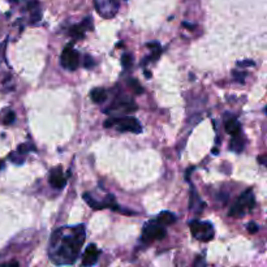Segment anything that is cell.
I'll list each match as a JSON object with an SVG mask.
<instances>
[{
	"label": "cell",
	"mask_w": 267,
	"mask_h": 267,
	"mask_svg": "<svg viewBox=\"0 0 267 267\" xmlns=\"http://www.w3.org/2000/svg\"><path fill=\"white\" fill-rule=\"evenodd\" d=\"M85 227H63L52 233L48 255L55 264H72L79 258L85 242Z\"/></svg>",
	"instance_id": "obj_1"
},
{
	"label": "cell",
	"mask_w": 267,
	"mask_h": 267,
	"mask_svg": "<svg viewBox=\"0 0 267 267\" xmlns=\"http://www.w3.org/2000/svg\"><path fill=\"white\" fill-rule=\"evenodd\" d=\"M106 128H116L119 132H132L139 135L142 132V125L140 121L133 116L123 117H111L107 119L104 123Z\"/></svg>",
	"instance_id": "obj_2"
},
{
	"label": "cell",
	"mask_w": 267,
	"mask_h": 267,
	"mask_svg": "<svg viewBox=\"0 0 267 267\" xmlns=\"http://www.w3.org/2000/svg\"><path fill=\"white\" fill-rule=\"evenodd\" d=\"M255 206V198L253 194V190L248 189L244 193L240 194V197L236 199L235 205L230 210V217H236V218H241L245 215V213L253 210Z\"/></svg>",
	"instance_id": "obj_3"
},
{
	"label": "cell",
	"mask_w": 267,
	"mask_h": 267,
	"mask_svg": "<svg viewBox=\"0 0 267 267\" xmlns=\"http://www.w3.org/2000/svg\"><path fill=\"white\" fill-rule=\"evenodd\" d=\"M189 228L194 239L199 241L208 242L211 241L215 236V230L210 222H199V220H192L189 223Z\"/></svg>",
	"instance_id": "obj_4"
},
{
	"label": "cell",
	"mask_w": 267,
	"mask_h": 267,
	"mask_svg": "<svg viewBox=\"0 0 267 267\" xmlns=\"http://www.w3.org/2000/svg\"><path fill=\"white\" fill-rule=\"evenodd\" d=\"M167 235L166 227L162 226L157 220H150L146 223L144 231H142L141 240L145 242H153L158 240H163Z\"/></svg>",
	"instance_id": "obj_5"
},
{
	"label": "cell",
	"mask_w": 267,
	"mask_h": 267,
	"mask_svg": "<svg viewBox=\"0 0 267 267\" xmlns=\"http://www.w3.org/2000/svg\"><path fill=\"white\" fill-rule=\"evenodd\" d=\"M60 63L61 65L68 71H76L80 65V53L73 48L72 44H66L65 48L61 52L60 57Z\"/></svg>",
	"instance_id": "obj_6"
},
{
	"label": "cell",
	"mask_w": 267,
	"mask_h": 267,
	"mask_svg": "<svg viewBox=\"0 0 267 267\" xmlns=\"http://www.w3.org/2000/svg\"><path fill=\"white\" fill-rule=\"evenodd\" d=\"M97 12L104 19H111L117 13L120 0H94Z\"/></svg>",
	"instance_id": "obj_7"
},
{
	"label": "cell",
	"mask_w": 267,
	"mask_h": 267,
	"mask_svg": "<svg viewBox=\"0 0 267 267\" xmlns=\"http://www.w3.org/2000/svg\"><path fill=\"white\" fill-rule=\"evenodd\" d=\"M84 199H85L89 206H90L91 209H94V210H102V209L107 208H111L112 210H120V209L117 208L116 202H115V197H113L112 194L107 195L103 201H97V199H94L89 193H85V194H84Z\"/></svg>",
	"instance_id": "obj_8"
},
{
	"label": "cell",
	"mask_w": 267,
	"mask_h": 267,
	"mask_svg": "<svg viewBox=\"0 0 267 267\" xmlns=\"http://www.w3.org/2000/svg\"><path fill=\"white\" fill-rule=\"evenodd\" d=\"M137 110V104L133 102L130 98H117L115 99V103L110 106V108H107L106 112H111V111H123V112H133Z\"/></svg>",
	"instance_id": "obj_9"
},
{
	"label": "cell",
	"mask_w": 267,
	"mask_h": 267,
	"mask_svg": "<svg viewBox=\"0 0 267 267\" xmlns=\"http://www.w3.org/2000/svg\"><path fill=\"white\" fill-rule=\"evenodd\" d=\"M91 26H93V20L91 17H86L81 24H77L70 29V34L76 39H82L85 37V33L88 30H91Z\"/></svg>",
	"instance_id": "obj_10"
},
{
	"label": "cell",
	"mask_w": 267,
	"mask_h": 267,
	"mask_svg": "<svg viewBox=\"0 0 267 267\" xmlns=\"http://www.w3.org/2000/svg\"><path fill=\"white\" fill-rule=\"evenodd\" d=\"M50 184L55 189H63L66 184V177L64 176L61 167L53 168L50 173Z\"/></svg>",
	"instance_id": "obj_11"
},
{
	"label": "cell",
	"mask_w": 267,
	"mask_h": 267,
	"mask_svg": "<svg viewBox=\"0 0 267 267\" xmlns=\"http://www.w3.org/2000/svg\"><path fill=\"white\" fill-rule=\"evenodd\" d=\"M98 258H99V249L97 248L95 244H90L86 248L85 253H84L82 264L84 266H93V264H95L98 262Z\"/></svg>",
	"instance_id": "obj_12"
},
{
	"label": "cell",
	"mask_w": 267,
	"mask_h": 267,
	"mask_svg": "<svg viewBox=\"0 0 267 267\" xmlns=\"http://www.w3.org/2000/svg\"><path fill=\"white\" fill-rule=\"evenodd\" d=\"M224 129H226L227 133H230L231 136H236L241 133V125L237 121L236 117H230L224 121Z\"/></svg>",
	"instance_id": "obj_13"
},
{
	"label": "cell",
	"mask_w": 267,
	"mask_h": 267,
	"mask_svg": "<svg viewBox=\"0 0 267 267\" xmlns=\"http://www.w3.org/2000/svg\"><path fill=\"white\" fill-rule=\"evenodd\" d=\"M159 224H162V226H171V224H173L177 220L176 215L173 213H171V211H163V213H160L159 215L157 217V219H155Z\"/></svg>",
	"instance_id": "obj_14"
},
{
	"label": "cell",
	"mask_w": 267,
	"mask_h": 267,
	"mask_svg": "<svg viewBox=\"0 0 267 267\" xmlns=\"http://www.w3.org/2000/svg\"><path fill=\"white\" fill-rule=\"evenodd\" d=\"M244 148H245V137L241 133L233 136L232 142H231V149L236 151V153H241Z\"/></svg>",
	"instance_id": "obj_15"
},
{
	"label": "cell",
	"mask_w": 267,
	"mask_h": 267,
	"mask_svg": "<svg viewBox=\"0 0 267 267\" xmlns=\"http://www.w3.org/2000/svg\"><path fill=\"white\" fill-rule=\"evenodd\" d=\"M90 97L94 103H97V104L103 103V102L107 99V91L102 88H97V89H94V90H91Z\"/></svg>",
	"instance_id": "obj_16"
},
{
	"label": "cell",
	"mask_w": 267,
	"mask_h": 267,
	"mask_svg": "<svg viewBox=\"0 0 267 267\" xmlns=\"http://www.w3.org/2000/svg\"><path fill=\"white\" fill-rule=\"evenodd\" d=\"M121 64L125 70H128L129 66L133 64V55L132 53H124L123 56H121Z\"/></svg>",
	"instance_id": "obj_17"
},
{
	"label": "cell",
	"mask_w": 267,
	"mask_h": 267,
	"mask_svg": "<svg viewBox=\"0 0 267 267\" xmlns=\"http://www.w3.org/2000/svg\"><path fill=\"white\" fill-rule=\"evenodd\" d=\"M129 86L132 88V90H135L136 94H141L142 91H144V89H142V86L140 85L139 81L135 79H129Z\"/></svg>",
	"instance_id": "obj_18"
},
{
	"label": "cell",
	"mask_w": 267,
	"mask_h": 267,
	"mask_svg": "<svg viewBox=\"0 0 267 267\" xmlns=\"http://www.w3.org/2000/svg\"><path fill=\"white\" fill-rule=\"evenodd\" d=\"M29 150H35L34 146H32V145H20L19 146V153L17 154H25V153H28Z\"/></svg>",
	"instance_id": "obj_19"
},
{
	"label": "cell",
	"mask_w": 267,
	"mask_h": 267,
	"mask_svg": "<svg viewBox=\"0 0 267 267\" xmlns=\"http://www.w3.org/2000/svg\"><path fill=\"white\" fill-rule=\"evenodd\" d=\"M15 119H16V115H15V112L11 111V112L7 113V116L4 117V124H6V125H11V124L15 121Z\"/></svg>",
	"instance_id": "obj_20"
},
{
	"label": "cell",
	"mask_w": 267,
	"mask_h": 267,
	"mask_svg": "<svg viewBox=\"0 0 267 267\" xmlns=\"http://www.w3.org/2000/svg\"><path fill=\"white\" fill-rule=\"evenodd\" d=\"M233 77H235L236 80L239 82H244V79L246 77V73L245 72H239V71H233Z\"/></svg>",
	"instance_id": "obj_21"
},
{
	"label": "cell",
	"mask_w": 267,
	"mask_h": 267,
	"mask_svg": "<svg viewBox=\"0 0 267 267\" xmlns=\"http://www.w3.org/2000/svg\"><path fill=\"white\" fill-rule=\"evenodd\" d=\"M84 65H85L86 68H93V66L95 65V61L93 60V57L89 56V55H86V56H85V63H84Z\"/></svg>",
	"instance_id": "obj_22"
},
{
	"label": "cell",
	"mask_w": 267,
	"mask_h": 267,
	"mask_svg": "<svg viewBox=\"0 0 267 267\" xmlns=\"http://www.w3.org/2000/svg\"><path fill=\"white\" fill-rule=\"evenodd\" d=\"M258 230H259V227H258V224L254 223V222H250V223L248 224L249 233H255L258 232Z\"/></svg>",
	"instance_id": "obj_23"
},
{
	"label": "cell",
	"mask_w": 267,
	"mask_h": 267,
	"mask_svg": "<svg viewBox=\"0 0 267 267\" xmlns=\"http://www.w3.org/2000/svg\"><path fill=\"white\" fill-rule=\"evenodd\" d=\"M6 43L7 42H3V43H0V64L4 60V52H6Z\"/></svg>",
	"instance_id": "obj_24"
},
{
	"label": "cell",
	"mask_w": 267,
	"mask_h": 267,
	"mask_svg": "<svg viewBox=\"0 0 267 267\" xmlns=\"http://www.w3.org/2000/svg\"><path fill=\"white\" fill-rule=\"evenodd\" d=\"M237 65L239 66H248V65H254V63H253V61H239V63H237Z\"/></svg>",
	"instance_id": "obj_25"
},
{
	"label": "cell",
	"mask_w": 267,
	"mask_h": 267,
	"mask_svg": "<svg viewBox=\"0 0 267 267\" xmlns=\"http://www.w3.org/2000/svg\"><path fill=\"white\" fill-rule=\"evenodd\" d=\"M182 26H185L186 29H190V30H193V29H195L194 24H188V22H182Z\"/></svg>",
	"instance_id": "obj_26"
},
{
	"label": "cell",
	"mask_w": 267,
	"mask_h": 267,
	"mask_svg": "<svg viewBox=\"0 0 267 267\" xmlns=\"http://www.w3.org/2000/svg\"><path fill=\"white\" fill-rule=\"evenodd\" d=\"M258 160H259V163L261 164H266V155H262V157H259L258 158Z\"/></svg>",
	"instance_id": "obj_27"
},
{
	"label": "cell",
	"mask_w": 267,
	"mask_h": 267,
	"mask_svg": "<svg viewBox=\"0 0 267 267\" xmlns=\"http://www.w3.org/2000/svg\"><path fill=\"white\" fill-rule=\"evenodd\" d=\"M145 76H146V77H148V79H150V77H151L150 72H145Z\"/></svg>",
	"instance_id": "obj_28"
},
{
	"label": "cell",
	"mask_w": 267,
	"mask_h": 267,
	"mask_svg": "<svg viewBox=\"0 0 267 267\" xmlns=\"http://www.w3.org/2000/svg\"><path fill=\"white\" fill-rule=\"evenodd\" d=\"M213 154L217 155L218 154V149H213Z\"/></svg>",
	"instance_id": "obj_29"
}]
</instances>
